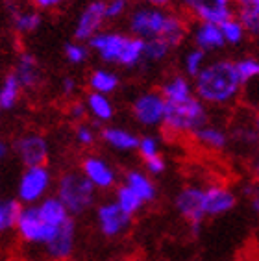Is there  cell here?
Instances as JSON below:
<instances>
[{
	"mask_svg": "<svg viewBox=\"0 0 259 261\" xmlns=\"http://www.w3.org/2000/svg\"><path fill=\"white\" fill-rule=\"evenodd\" d=\"M193 86L196 96L205 106L224 108L239 98L244 84L237 72L235 61L222 58L208 61V65L193 80Z\"/></svg>",
	"mask_w": 259,
	"mask_h": 261,
	"instance_id": "6da1fadb",
	"label": "cell"
},
{
	"mask_svg": "<svg viewBox=\"0 0 259 261\" xmlns=\"http://www.w3.org/2000/svg\"><path fill=\"white\" fill-rule=\"evenodd\" d=\"M128 30L143 41L163 39L178 48L187 37V22L169 10L143 4L128 13Z\"/></svg>",
	"mask_w": 259,
	"mask_h": 261,
	"instance_id": "7a4b0ae2",
	"label": "cell"
},
{
	"mask_svg": "<svg viewBox=\"0 0 259 261\" xmlns=\"http://www.w3.org/2000/svg\"><path fill=\"white\" fill-rule=\"evenodd\" d=\"M106 65L137 69L145 63V41L119 30H102L87 43Z\"/></svg>",
	"mask_w": 259,
	"mask_h": 261,
	"instance_id": "3957f363",
	"label": "cell"
},
{
	"mask_svg": "<svg viewBox=\"0 0 259 261\" xmlns=\"http://www.w3.org/2000/svg\"><path fill=\"white\" fill-rule=\"evenodd\" d=\"M96 193L82 171H65L56 184V196L69 210L70 217H82L96 207Z\"/></svg>",
	"mask_w": 259,
	"mask_h": 261,
	"instance_id": "277c9868",
	"label": "cell"
},
{
	"mask_svg": "<svg viewBox=\"0 0 259 261\" xmlns=\"http://www.w3.org/2000/svg\"><path fill=\"white\" fill-rule=\"evenodd\" d=\"M208 122V106L194 95L182 102H167L163 128L172 136H193Z\"/></svg>",
	"mask_w": 259,
	"mask_h": 261,
	"instance_id": "5b68a950",
	"label": "cell"
},
{
	"mask_svg": "<svg viewBox=\"0 0 259 261\" xmlns=\"http://www.w3.org/2000/svg\"><path fill=\"white\" fill-rule=\"evenodd\" d=\"M54 186V174L48 165L24 167L17 181V200L22 206H34L46 198Z\"/></svg>",
	"mask_w": 259,
	"mask_h": 261,
	"instance_id": "8992f818",
	"label": "cell"
},
{
	"mask_svg": "<svg viewBox=\"0 0 259 261\" xmlns=\"http://www.w3.org/2000/svg\"><path fill=\"white\" fill-rule=\"evenodd\" d=\"M63 226V224H61ZM60 226H54L41 217L37 206H22L17 219L15 231L19 239L28 246H43L58 233Z\"/></svg>",
	"mask_w": 259,
	"mask_h": 261,
	"instance_id": "52a82bcc",
	"label": "cell"
},
{
	"mask_svg": "<svg viewBox=\"0 0 259 261\" xmlns=\"http://www.w3.org/2000/svg\"><path fill=\"white\" fill-rule=\"evenodd\" d=\"M174 207L178 215L189 222L191 233L198 236L202 230V222L205 221L204 186H198V184L184 186L174 196Z\"/></svg>",
	"mask_w": 259,
	"mask_h": 261,
	"instance_id": "ba28073f",
	"label": "cell"
},
{
	"mask_svg": "<svg viewBox=\"0 0 259 261\" xmlns=\"http://www.w3.org/2000/svg\"><path fill=\"white\" fill-rule=\"evenodd\" d=\"M167 102L160 91H143L132 100V117L143 128H161L165 121Z\"/></svg>",
	"mask_w": 259,
	"mask_h": 261,
	"instance_id": "9c48e42d",
	"label": "cell"
},
{
	"mask_svg": "<svg viewBox=\"0 0 259 261\" xmlns=\"http://www.w3.org/2000/svg\"><path fill=\"white\" fill-rule=\"evenodd\" d=\"M95 222L98 228L100 236L106 239H119L132 228L134 217L120 210V206L111 198V200H102L95 207Z\"/></svg>",
	"mask_w": 259,
	"mask_h": 261,
	"instance_id": "30bf717a",
	"label": "cell"
},
{
	"mask_svg": "<svg viewBox=\"0 0 259 261\" xmlns=\"http://www.w3.org/2000/svg\"><path fill=\"white\" fill-rule=\"evenodd\" d=\"M80 171L93 184L96 191H111L119 186V172L108 158L100 154H85L80 161Z\"/></svg>",
	"mask_w": 259,
	"mask_h": 261,
	"instance_id": "8fae6325",
	"label": "cell"
},
{
	"mask_svg": "<svg viewBox=\"0 0 259 261\" xmlns=\"http://www.w3.org/2000/svg\"><path fill=\"white\" fill-rule=\"evenodd\" d=\"M13 152L24 167L46 165L50 158V143L39 132H26L13 141Z\"/></svg>",
	"mask_w": 259,
	"mask_h": 261,
	"instance_id": "7c38bea8",
	"label": "cell"
},
{
	"mask_svg": "<svg viewBox=\"0 0 259 261\" xmlns=\"http://www.w3.org/2000/svg\"><path fill=\"white\" fill-rule=\"evenodd\" d=\"M108 22L106 17V0H91L80 11L74 24V39L82 43H89L96 34L104 30Z\"/></svg>",
	"mask_w": 259,
	"mask_h": 261,
	"instance_id": "4fadbf2b",
	"label": "cell"
},
{
	"mask_svg": "<svg viewBox=\"0 0 259 261\" xmlns=\"http://www.w3.org/2000/svg\"><path fill=\"white\" fill-rule=\"evenodd\" d=\"M76 239H78V226H76L74 217H70L63 226H60L58 233L43 246L45 257L48 261L70 259L76 250Z\"/></svg>",
	"mask_w": 259,
	"mask_h": 261,
	"instance_id": "5bb4252c",
	"label": "cell"
},
{
	"mask_svg": "<svg viewBox=\"0 0 259 261\" xmlns=\"http://www.w3.org/2000/svg\"><path fill=\"white\" fill-rule=\"evenodd\" d=\"M187 11L198 22H213V24H222L224 20L235 17L231 0H191Z\"/></svg>",
	"mask_w": 259,
	"mask_h": 261,
	"instance_id": "9a60e30c",
	"label": "cell"
},
{
	"mask_svg": "<svg viewBox=\"0 0 259 261\" xmlns=\"http://www.w3.org/2000/svg\"><path fill=\"white\" fill-rule=\"evenodd\" d=\"M237 195L222 184L204 186V211L205 217H220L235 210Z\"/></svg>",
	"mask_w": 259,
	"mask_h": 261,
	"instance_id": "2e32d148",
	"label": "cell"
},
{
	"mask_svg": "<svg viewBox=\"0 0 259 261\" xmlns=\"http://www.w3.org/2000/svg\"><path fill=\"white\" fill-rule=\"evenodd\" d=\"M13 72L24 91H37L43 84V69L34 52H20L13 65Z\"/></svg>",
	"mask_w": 259,
	"mask_h": 261,
	"instance_id": "e0dca14e",
	"label": "cell"
},
{
	"mask_svg": "<svg viewBox=\"0 0 259 261\" xmlns=\"http://www.w3.org/2000/svg\"><path fill=\"white\" fill-rule=\"evenodd\" d=\"M100 141L113 152L130 154V152H137L139 136L130 130V128H124V126L106 124L100 130Z\"/></svg>",
	"mask_w": 259,
	"mask_h": 261,
	"instance_id": "ac0fdd59",
	"label": "cell"
},
{
	"mask_svg": "<svg viewBox=\"0 0 259 261\" xmlns=\"http://www.w3.org/2000/svg\"><path fill=\"white\" fill-rule=\"evenodd\" d=\"M122 184L126 187H130L145 204H152L158 198V186H156L154 178L146 171L128 169L124 172V176H122Z\"/></svg>",
	"mask_w": 259,
	"mask_h": 261,
	"instance_id": "d6986e66",
	"label": "cell"
},
{
	"mask_svg": "<svg viewBox=\"0 0 259 261\" xmlns=\"http://www.w3.org/2000/svg\"><path fill=\"white\" fill-rule=\"evenodd\" d=\"M193 43L196 48L204 50L205 54L217 52L226 46L224 35L220 30V24L213 22H198L193 30Z\"/></svg>",
	"mask_w": 259,
	"mask_h": 261,
	"instance_id": "ffe728a7",
	"label": "cell"
},
{
	"mask_svg": "<svg viewBox=\"0 0 259 261\" xmlns=\"http://www.w3.org/2000/svg\"><path fill=\"white\" fill-rule=\"evenodd\" d=\"M10 20L13 32L19 35L35 34L43 24V17L35 8H22V6H10Z\"/></svg>",
	"mask_w": 259,
	"mask_h": 261,
	"instance_id": "44dd1931",
	"label": "cell"
},
{
	"mask_svg": "<svg viewBox=\"0 0 259 261\" xmlns=\"http://www.w3.org/2000/svg\"><path fill=\"white\" fill-rule=\"evenodd\" d=\"M160 93L163 95L165 102H182L196 95L193 80L185 74H170L169 78H165Z\"/></svg>",
	"mask_w": 259,
	"mask_h": 261,
	"instance_id": "7402d4cb",
	"label": "cell"
},
{
	"mask_svg": "<svg viewBox=\"0 0 259 261\" xmlns=\"http://www.w3.org/2000/svg\"><path fill=\"white\" fill-rule=\"evenodd\" d=\"M85 106H87V113L95 122L98 124H110L115 117V104L110 98V95H102V93H95L89 91L84 98Z\"/></svg>",
	"mask_w": 259,
	"mask_h": 261,
	"instance_id": "603a6c76",
	"label": "cell"
},
{
	"mask_svg": "<svg viewBox=\"0 0 259 261\" xmlns=\"http://www.w3.org/2000/svg\"><path fill=\"white\" fill-rule=\"evenodd\" d=\"M193 139L198 143L202 148L205 150H211V152H220L224 150L226 146H228V132L224 128H220L217 124H210V122H205L204 126H200L198 130L193 134Z\"/></svg>",
	"mask_w": 259,
	"mask_h": 261,
	"instance_id": "cb8c5ba5",
	"label": "cell"
},
{
	"mask_svg": "<svg viewBox=\"0 0 259 261\" xmlns=\"http://www.w3.org/2000/svg\"><path fill=\"white\" fill-rule=\"evenodd\" d=\"M87 87L89 91L102 93V95H113L120 87V76L113 69L108 67H96L87 76Z\"/></svg>",
	"mask_w": 259,
	"mask_h": 261,
	"instance_id": "d4e9b609",
	"label": "cell"
},
{
	"mask_svg": "<svg viewBox=\"0 0 259 261\" xmlns=\"http://www.w3.org/2000/svg\"><path fill=\"white\" fill-rule=\"evenodd\" d=\"M22 91L24 89H22L19 78L15 76L13 70L4 74V78L0 80V110H2V113L15 110L20 102Z\"/></svg>",
	"mask_w": 259,
	"mask_h": 261,
	"instance_id": "484cf974",
	"label": "cell"
},
{
	"mask_svg": "<svg viewBox=\"0 0 259 261\" xmlns=\"http://www.w3.org/2000/svg\"><path fill=\"white\" fill-rule=\"evenodd\" d=\"M35 206L39 210L41 217H43L46 222L54 224V226H61V224H65V222L70 219L69 210L65 207V204L56 195H48L46 198H43L39 204H35Z\"/></svg>",
	"mask_w": 259,
	"mask_h": 261,
	"instance_id": "4316f807",
	"label": "cell"
},
{
	"mask_svg": "<svg viewBox=\"0 0 259 261\" xmlns=\"http://www.w3.org/2000/svg\"><path fill=\"white\" fill-rule=\"evenodd\" d=\"M20 210H22V204L17 198H2L0 196V236L15 230Z\"/></svg>",
	"mask_w": 259,
	"mask_h": 261,
	"instance_id": "83f0119b",
	"label": "cell"
},
{
	"mask_svg": "<svg viewBox=\"0 0 259 261\" xmlns=\"http://www.w3.org/2000/svg\"><path fill=\"white\" fill-rule=\"evenodd\" d=\"M113 200L117 202L120 206V210L128 213L130 217H135L137 213L143 211V207L146 206L145 202L141 200L139 196L135 195L130 187H126L124 184H120V186L115 187V195H113Z\"/></svg>",
	"mask_w": 259,
	"mask_h": 261,
	"instance_id": "f1b7e54d",
	"label": "cell"
},
{
	"mask_svg": "<svg viewBox=\"0 0 259 261\" xmlns=\"http://www.w3.org/2000/svg\"><path fill=\"white\" fill-rule=\"evenodd\" d=\"M182 65H184V74L189 76L191 80H194L202 72V69L208 65V54L204 50L196 48V46H193L184 54Z\"/></svg>",
	"mask_w": 259,
	"mask_h": 261,
	"instance_id": "f546056e",
	"label": "cell"
},
{
	"mask_svg": "<svg viewBox=\"0 0 259 261\" xmlns=\"http://www.w3.org/2000/svg\"><path fill=\"white\" fill-rule=\"evenodd\" d=\"M174 50V46L169 45L163 39H150L145 41V63H161L170 56V52Z\"/></svg>",
	"mask_w": 259,
	"mask_h": 261,
	"instance_id": "4dcf8cb0",
	"label": "cell"
},
{
	"mask_svg": "<svg viewBox=\"0 0 259 261\" xmlns=\"http://www.w3.org/2000/svg\"><path fill=\"white\" fill-rule=\"evenodd\" d=\"M100 139V130L95 126V122L82 121L74 126V141L80 148H91L96 145Z\"/></svg>",
	"mask_w": 259,
	"mask_h": 261,
	"instance_id": "1f68e13d",
	"label": "cell"
},
{
	"mask_svg": "<svg viewBox=\"0 0 259 261\" xmlns=\"http://www.w3.org/2000/svg\"><path fill=\"white\" fill-rule=\"evenodd\" d=\"M63 56H65V61L72 67H80L84 63H87L91 56V48L89 45H85L82 41H70L67 45L63 46Z\"/></svg>",
	"mask_w": 259,
	"mask_h": 261,
	"instance_id": "d6a6232c",
	"label": "cell"
},
{
	"mask_svg": "<svg viewBox=\"0 0 259 261\" xmlns=\"http://www.w3.org/2000/svg\"><path fill=\"white\" fill-rule=\"evenodd\" d=\"M220 30H222V35H224L226 45L229 46H237L241 45L246 37V30H244L243 22L239 20V17H231V19L224 20L220 24Z\"/></svg>",
	"mask_w": 259,
	"mask_h": 261,
	"instance_id": "836d02e7",
	"label": "cell"
},
{
	"mask_svg": "<svg viewBox=\"0 0 259 261\" xmlns=\"http://www.w3.org/2000/svg\"><path fill=\"white\" fill-rule=\"evenodd\" d=\"M237 17H239V20L243 22L246 34L255 37V39H259V10L257 8H255L254 4L243 6V8H239Z\"/></svg>",
	"mask_w": 259,
	"mask_h": 261,
	"instance_id": "e575fe53",
	"label": "cell"
},
{
	"mask_svg": "<svg viewBox=\"0 0 259 261\" xmlns=\"http://www.w3.org/2000/svg\"><path fill=\"white\" fill-rule=\"evenodd\" d=\"M137 154L143 161L161 154V139L154 134H145L139 137V145H137Z\"/></svg>",
	"mask_w": 259,
	"mask_h": 261,
	"instance_id": "d590c367",
	"label": "cell"
},
{
	"mask_svg": "<svg viewBox=\"0 0 259 261\" xmlns=\"http://www.w3.org/2000/svg\"><path fill=\"white\" fill-rule=\"evenodd\" d=\"M235 67H237V72H239L243 84H248V82L259 78V60L254 56H246V58L237 60Z\"/></svg>",
	"mask_w": 259,
	"mask_h": 261,
	"instance_id": "8d00e7d4",
	"label": "cell"
},
{
	"mask_svg": "<svg viewBox=\"0 0 259 261\" xmlns=\"http://www.w3.org/2000/svg\"><path fill=\"white\" fill-rule=\"evenodd\" d=\"M130 13V0H106L108 20H119Z\"/></svg>",
	"mask_w": 259,
	"mask_h": 261,
	"instance_id": "74e56055",
	"label": "cell"
},
{
	"mask_svg": "<svg viewBox=\"0 0 259 261\" xmlns=\"http://www.w3.org/2000/svg\"><path fill=\"white\" fill-rule=\"evenodd\" d=\"M145 171L150 176H161L167 171V160L163 158V154H158V156L145 160Z\"/></svg>",
	"mask_w": 259,
	"mask_h": 261,
	"instance_id": "f35d334b",
	"label": "cell"
},
{
	"mask_svg": "<svg viewBox=\"0 0 259 261\" xmlns=\"http://www.w3.org/2000/svg\"><path fill=\"white\" fill-rule=\"evenodd\" d=\"M243 195L246 196V200L250 202L252 211L259 213V186L257 184H246L243 187Z\"/></svg>",
	"mask_w": 259,
	"mask_h": 261,
	"instance_id": "ab89813d",
	"label": "cell"
},
{
	"mask_svg": "<svg viewBox=\"0 0 259 261\" xmlns=\"http://www.w3.org/2000/svg\"><path fill=\"white\" fill-rule=\"evenodd\" d=\"M76 91H78V80H76L74 76H65V78H61L60 93L65 98H70V100H72V96L76 95Z\"/></svg>",
	"mask_w": 259,
	"mask_h": 261,
	"instance_id": "60d3db41",
	"label": "cell"
},
{
	"mask_svg": "<svg viewBox=\"0 0 259 261\" xmlns=\"http://www.w3.org/2000/svg\"><path fill=\"white\" fill-rule=\"evenodd\" d=\"M69 115L70 119H74V121L82 122L85 121V117L89 115L87 113V106H85L84 100H72L69 104Z\"/></svg>",
	"mask_w": 259,
	"mask_h": 261,
	"instance_id": "b9f144b4",
	"label": "cell"
},
{
	"mask_svg": "<svg viewBox=\"0 0 259 261\" xmlns=\"http://www.w3.org/2000/svg\"><path fill=\"white\" fill-rule=\"evenodd\" d=\"M32 6L39 11H50V10H58L60 6H63L67 0H30Z\"/></svg>",
	"mask_w": 259,
	"mask_h": 261,
	"instance_id": "7bdbcfd3",
	"label": "cell"
},
{
	"mask_svg": "<svg viewBox=\"0 0 259 261\" xmlns=\"http://www.w3.org/2000/svg\"><path fill=\"white\" fill-rule=\"evenodd\" d=\"M143 4L152 6V8H163V10H167V8L172 4V0H143Z\"/></svg>",
	"mask_w": 259,
	"mask_h": 261,
	"instance_id": "ee69618b",
	"label": "cell"
},
{
	"mask_svg": "<svg viewBox=\"0 0 259 261\" xmlns=\"http://www.w3.org/2000/svg\"><path fill=\"white\" fill-rule=\"evenodd\" d=\"M8 152H10V145H8V143H6V141L0 137V161L8 156Z\"/></svg>",
	"mask_w": 259,
	"mask_h": 261,
	"instance_id": "f6af8a7d",
	"label": "cell"
},
{
	"mask_svg": "<svg viewBox=\"0 0 259 261\" xmlns=\"http://www.w3.org/2000/svg\"><path fill=\"white\" fill-rule=\"evenodd\" d=\"M254 0H231V4H237L239 8H243V6H248V4H252Z\"/></svg>",
	"mask_w": 259,
	"mask_h": 261,
	"instance_id": "bcb514c9",
	"label": "cell"
},
{
	"mask_svg": "<svg viewBox=\"0 0 259 261\" xmlns=\"http://www.w3.org/2000/svg\"><path fill=\"white\" fill-rule=\"evenodd\" d=\"M179 2H182V4H184V6H185V8H187V6H189V4H191V0H179Z\"/></svg>",
	"mask_w": 259,
	"mask_h": 261,
	"instance_id": "7dc6e473",
	"label": "cell"
},
{
	"mask_svg": "<svg viewBox=\"0 0 259 261\" xmlns=\"http://www.w3.org/2000/svg\"><path fill=\"white\" fill-rule=\"evenodd\" d=\"M255 130L259 132V117H257V119H255Z\"/></svg>",
	"mask_w": 259,
	"mask_h": 261,
	"instance_id": "c3c4849f",
	"label": "cell"
},
{
	"mask_svg": "<svg viewBox=\"0 0 259 261\" xmlns=\"http://www.w3.org/2000/svg\"><path fill=\"white\" fill-rule=\"evenodd\" d=\"M252 4H254L255 8H257V10H259V0H254V2H252Z\"/></svg>",
	"mask_w": 259,
	"mask_h": 261,
	"instance_id": "681fc988",
	"label": "cell"
},
{
	"mask_svg": "<svg viewBox=\"0 0 259 261\" xmlns=\"http://www.w3.org/2000/svg\"><path fill=\"white\" fill-rule=\"evenodd\" d=\"M257 174H259V163H257Z\"/></svg>",
	"mask_w": 259,
	"mask_h": 261,
	"instance_id": "f907efd6",
	"label": "cell"
},
{
	"mask_svg": "<svg viewBox=\"0 0 259 261\" xmlns=\"http://www.w3.org/2000/svg\"><path fill=\"white\" fill-rule=\"evenodd\" d=\"M0 115H2V110H0Z\"/></svg>",
	"mask_w": 259,
	"mask_h": 261,
	"instance_id": "816d5d0a",
	"label": "cell"
}]
</instances>
